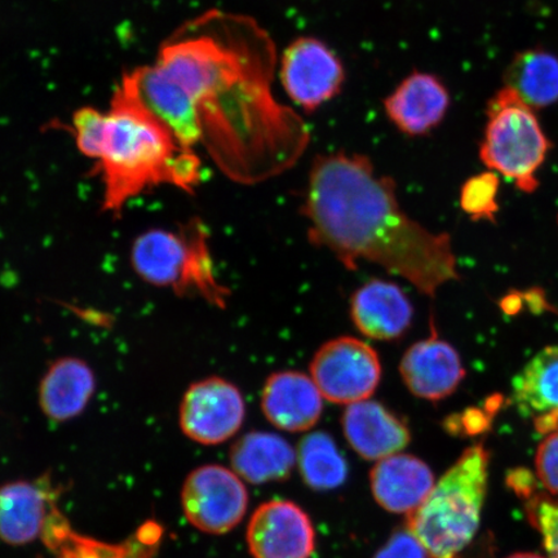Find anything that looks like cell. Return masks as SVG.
<instances>
[{
    "label": "cell",
    "mask_w": 558,
    "mask_h": 558,
    "mask_svg": "<svg viewBox=\"0 0 558 558\" xmlns=\"http://www.w3.org/2000/svg\"><path fill=\"white\" fill-rule=\"evenodd\" d=\"M278 62L275 40L254 17L220 10L187 20L159 48L155 66L234 183L279 177L308 148V124L275 95Z\"/></svg>",
    "instance_id": "obj_1"
},
{
    "label": "cell",
    "mask_w": 558,
    "mask_h": 558,
    "mask_svg": "<svg viewBox=\"0 0 558 558\" xmlns=\"http://www.w3.org/2000/svg\"><path fill=\"white\" fill-rule=\"evenodd\" d=\"M302 214L311 243L329 250L349 270L373 263L430 298L459 278L450 236L410 218L395 180L376 172L366 156L316 157Z\"/></svg>",
    "instance_id": "obj_2"
},
{
    "label": "cell",
    "mask_w": 558,
    "mask_h": 558,
    "mask_svg": "<svg viewBox=\"0 0 558 558\" xmlns=\"http://www.w3.org/2000/svg\"><path fill=\"white\" fill-rule=\"evenodd\" d=\"M95 160L104 185L102 209L116 218L151 187L171 185L193 194L202 181L197 153L181 145L159 118L121 88L111 101Z\"/></svg>",
    "instance_id": "obj_3"
},
{
    "label": "cell",
    "mask_w": 558,
    "mask_h": 558,
    "mask_svg": "<svg viewBox=\"0 0 558 558\" xmlns=\"http://www.w3.org/2000/svg\"><path fill=\"white\" fill-rule=\"evenodd\" d=\"M487 471L484 446H472L435 484L422 506L408 515L407 527L427 549L429 558H456L476 535Z\"/></svg>",
    "instance_id": "obj_4"
},
{
    "label": "cell",
    "mask_w": 558,
    "mask_h": 558,
    "mask_svg": "<svg viewBox=\"0 0 558 558\" xmlns=\"http://www.w3.org/2000/svg\"><path fill=\"white\" fill-rule=\"evenodd\" d=\"M130 262L136 276L155 288L227 308L230 291L216 277L208 229L199 218L145 230L132 242Z\"/></svg>",
    "instance_id": "obj_5"
},
{
    "label": "cell",
    "mask_w": 558,
    "mask_h": 558,
    "mask_svg": "<svg viewBox=\"0 0 558 558\" xmlns=\"http://www.w3.org/2000/svg\"><path fill=\"white\" fill-rule=\"evenodd\" d=\"M486 114L481 159L488 169L513 180L521 191L533 193L539 184L536 171L550 149L535 110L505 86L488 101Z\"/></svg>",
    "instance_id": "obj_6"
},
{
    "label": "cell",
    "mask_w": 558,
    "mask_h": 558,
    "mask_svg": "<svg viewBox=\"0 0 558 558\" xmlns=\"http://www.w3.org/2000/svg\"><path fill=\"white\" fill-rule=\"evenodd\" d=\"M278 64L279 81L286 95L305 113H314L333 100L345 85L343 61L318 38L292 40Z\"/></svg>",
    "instance_id": "obj_7"
},
{
    "label": "cell",
    "mask_w": 558,
    "mask_h": 558,
    "mask_svg": "<svg viewBox=\"0 0 558 558\" xmlns=\"http://www.w3.org/2000/svg\"><path fill=\"white\" fill-rule=\"evenodd\" d=\"M310 368L324 399L338 404L368 400L381 380L378 353L352 337L327 341L314 354Z\"/></svg>",
    "instance_id": "obj_8"
},
{
    "label": "cell",
    "mask_w": 558,
    "mask_h": 558,
    "mask_svg": "<svg viewBox=\"0 0 558 558\" xmlns=\"http://www.w3.org/2000/svg\"><path fill=\"white\" fill-rule=\"evenodd\" d=\"M181 507L193 527L222 535L240 525L247 512L248 493L234 471L219 464L202 465L187 474Z\"/></svg>",
    "instance_id": "obj_9"
},
{
    "label": "cell",
    "mask_w": 558,
    "mask_h": 558,
    "mask_svg": "<svg viewBox=\"0 0 558 558\" xmlns=\"http://www.w3.org/2000/svg\"><path fill=\"white\" fill-rule=\"evenodd\" d=\"M246 407L241 390L220 376L192 384L179 408V423L192 441L213 446L232 438L242 427Z\"/></svg>",
    "instance_id": "obj_10"
},
{
    "label": "cell",
    "mask_w": 558,
    "mask_h": 558,
    "mask_svg": "<svg viewBox=\"0 0 558 558\" xmlns=\"http://www.w3.org/2000/svg\"><path fill=\"white\" fill-rule=\"evenodd\" d=\"M254 558H311L316 533L310 515L288 500H271L256 509L247 527Z\"/></svg>",
    "instance_id": "obj_11"
},
{
    "label": "cell",
    "mask_w": 558,
    "mask_h": 558,
    "mask_svg": "<svg viewBox=\"0 0 558 558\" xmlns=\"http://www.w3.org/2000/svg\"><path fill=\"white\" fill-rule=\"evenodd\" d=\"M400 374L411 393L427 401L448 399L465 378L457 349L438 337L436 327L403 354Z\"/></svg>",
    "instance_id": "obj_12"
},
{
    "label": "cell",
    "mask_w": 558,
    "mask_h": 558,
    "mask_svg": "<svg viewBox=\"0 0 558 558\" xmlns=\"http://www.w3.org/2000/svg\"><path fill=\"white\" fill-rule=\"evenodd\" d=\"M451 96L437 75L413 72L383 102L390 123L402 134H430L449 113Z\"/></svg>",
    "instance_id": "obj_13"
},
{
    "label": "cell",
    "mask_w": 558,
    "mask_h": 558,
    "mask_svg": "<svg viewBox=\"0 0 558 558\" xmlns=\"http://www.w3.org/2000/svg\"><path fill=\"white\" fill-rule=\"evenodd\" d=\"M56 507V494L47 480L0 486V541L19 547L41 538Z\"/></svg>",
    "instance_id": "obj_14"
},
{
    "label": "cell",
    "mask_w": 558,
    "mask_h": 558,
    "mask_svg": "<svg viewBox=\"0 0 558 558\" xmlns=\"http://www.w3.org/2000/svg\"><path fill=\"white\" fill-rule=\"evenodd\" d=\"M341 427L352 449L366 460H379L402 451L411 441L408 424L376 401L348 404Z\"/></svg>",
    "instance_id": "obj_15"
},
{
    "label": "cell",
    "mask_w": 558,
    "mask_h": 558,
    "mask_svg": "<svg viewBox=\"0 0 558 558\" xmlns=\"http://www.w3.org/2000/svg\"><path fill=\"white\" fill-rule=\"evenodd\" d=\"M262 409L275 427L304 432L316 425L324 411V396L312 376L299 372L270 375L263 388Z\"/></svg>",
    "instance_id": "obj_16"
},
{
    "label": "cell",
    "mask_w": 558,
    "mask_h": 558,
    "mask_svg": "<svg viewBox=\"0 0 558 558\" xmlns=\"http://www.w3.org/2000/svg\"><path fill=\"white\" fill-rule=\"evenodd\" d=\"M351 317L365 337L390 341L410 329L414 306L399 284L373 279L354 292Z\"/></svg>",
    "instance_id": "obj_17"
},
{
    "label": "cell",
    "mask_w": 558,
    "mask_h": 558,
    "mask_svg": "<svg viewBox=\"0 0 558 558\" xmlns=\"http://www.w3.org/2000/svg\"><path fill=\"white\" fill-rule=\"evenodd\" d=\"M369 485L381 508L409 515L427 499L435 476L422 459L399 452L376 463L369 473Z\"/></svg>",
    "instance_id": "obj_18"
},
{
    "label": "cell",
    "mask_w": 558,
    "mask_h": 558,
    "mask_svg": "<svg viewBox=\"0 0 558 558\" xmlns=\"http://www.w3.org/2000/svg\"><path fill=\"white\" fill-rule=\"evenodd\" d=\"M96 386V374L87 361L75 355L54 360L39 383L41 413L56 423L72 421L85 413Z\"/></svg>",
    "instance_id": "obj_19"
},
{
    "label": "cell",
    "mask_w": 558,
    "mask_h": 558,
    "mask_svg": "<svg viewBox=\"0 0 558 558\" xmlns=\"http://www.w3.org/2000/svg\"><path fill=\"white\" fill-rule=\"evenodd\" d=\"M296 463V452L284 438L268 432H251L230 449V464L250 484L264 485L288 480Z\"/></svg>",
    "instance_id": "obj_20"
},
{
    "label": "cell",
    "mask_w": 558,
    "mask_h": 558,
    "mask_svg": "<svg viewBox=\"0 0 558 558\" xmlns=\"http://www.w3.org/2000/svg\"><path fill=\"white\" fill-rule=\"evenodd\" d=\"M505 83L530 108H548L558 102V58L542 48L522 51L508 65Z\"/></svg>",
    "instance_id": "obj_21"
},
{
    "label": "cell",
    "mask_w": 558,
    "mask_h": 558,
    "mask_svg": "<svg viewBox=\"0 0 558 558\" xmlns=\"http://www.w3.org/2000/svg\"><path fill=\"white\" fill-rule=\"evenodd\" d=\"M512 399L523 416L558 413V345L544 348L513 380Z\"/></svg>",
    "instance_id": "obj_22"
},
{
    "label": "cell",
    "mask_w": 558,
    "mask_h": 558,
    "mask_svg": "<svg viewBox=\"0 0 558 558\" xmlns=\"http://www.w3.org/2000/svg\"><path fill=\"white\" fill-rule=\"evenodd\" d=\"M296 456L304 483L313 490L329 492L345 483L347 460L325 432L305 436L299 444Z\"/></svg>",
    "instance_id": "obj_23"
},
{
    "label": "cell",
    "mask_w": 558,
    "mask_h": 558,
    "mask_svg": "<svg viewBox=\"0 0 558 558\" xmlns=\"http://www.w3.org/2000/svg\"><path fill=\"white\" fill-rule=\"evenodd\" d=\"M499 179L493 172H485L471 178L460 194V205L474 220H493L498 211L497 195Z\"/></svg>",
    "instance_id": "obj_24"
},
{
    "label": "cell",
    "mask_w": 558,
    "mask_h": 558,
    "mask_svg": "<svg viewBox=\"0 0 558 558\" xmlns=\"http://www.w3.org/2000/svg\"><path fill=\"white\" fill-rule=\"evenodd\" d=\"M107 113L94 108H82L73 117L76 146L83 156L96 159L99 153Z\"/></svg>",
    "instance_id": "obj_25"
},
{
    "label": "cell",
    "mask_w": 558,
    "mask_h": 558,
    "mask_svg": "<svg viewBox=\"0 0 558 558\" xmlns=\"http://www.w3.org/2000/svg\"><path fill=\"white\" fill-rule=\"evenodd\" d=\"M529 513L539 529L549 558H558V504L535 498L529 506Z\"/></svg>",
    "instance_id": "obj_26"
},
{
    "label": "cell",
    "mask_w": 558,
    "mask_h": 558,
    "mask_svg": "<svg viewBox=\"0 0 558 558\" xmlns=\"http://www.w3.org/2000/svg\"><path fill=\"white\" fill-rule=\"evenodd\" d=\"M535 465L542 485L550 494L558 495V430L543 439Z\"/></svg>",
    "instance_id": "obj_27"
},
{
    "label": "cell",
    "mask_w": 558,
    "mask_h": 558,
    "mask_svg": "<svg viewBox=\"0 0 558 558\" xmlns=\"http://www.w3.org/2000/svg\"><path fill=\"white\" fill-rule=\"evenodd\" d=\"M374 558H429L427 549L408 527L399 530Z\"/></svg>",
    "instance_id": "obj_28"
},
{
    "label": "cell",
    "mask_w": 558,
    "mask_h": 558,
    "mask_svg": "<svg viewBox=\"0 0 558 558\" xmlns=\"http://www.w3.org/2000/svg\"><path fill=\"white\" fill-rule=\"evenodd\" d=\"M488 425L486 411L471 409L465 411L462 416H452L448 421L446 427L456 430L458 427H463L466 434L477 435L484 432Z\"/></svg>",
    "instance_id": "obj_29"
},
{
    "label": "cell",
    "mask_w": 558,
    "mask_h": 558,
    "mask_svg": "<svg viewBox=\"0 0 558 558\" xmlns=\"http://www.w3.org/2000/svg\"><path fill=\"white\" fill-rule=\"evenodd\" d=\"M508 484L520 497H527L532 495L535 486V481L526 470H515L509 473Z\"/></svg>",
    "instance_id": "obj_30"
},
{
    "label": "cell",
    "mask_w": 558,
    "mask_h": 558,
    "mask_svg": "<svg viewBox=\"0 0 558 558\" xmlns=\"http://www.w3.org/2000/svg\"><path fill=\"white\" fill-rule=\"evenodd\" d=\"M508 558H544L539 555L535 554H515L513 556H509Z\"/></svg>",
    "instance_id": "obj_31"
}]
</instances>
